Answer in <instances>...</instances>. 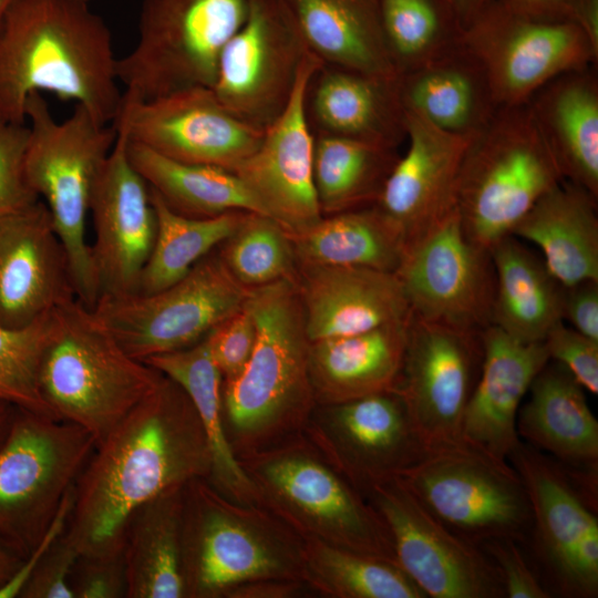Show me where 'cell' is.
<instances>
[{"label": "cell", "instance_id": "obj_1", "mask_svg": "<svg viewBox=\"0 0 598 598\" xmlns=\"http://www.w3.org/2000/svg\"><path fill=\"white\" fill-rule=\"evenodd\" d=\"M210 471L199 416L186 392L164 375L96 442L76 481L64 535L80 554L120 553L141 506L195 478L208 480Z\"/></svg>", "mask_w": 598, "mask_h": 598}, {"label": "cell", "instance_id": "obj_2", "mask_svg": "<svg viewBox=\"0 0 598 598\" xmlns=\"http://www.w3.org/2000/svg\"><path fill=\"white\" fill-rule=\"evenodd\" d=\"M112 32L83 0H17L0 25V123L25 124L32 93L84 106L101 124L122 95Z\"/></svg>", "mask_w": 598, "mask_h": 598}, {"label": "cell", "instance_id": "obj_3", "mask_svg": "<svg viewBox=\"0 0 598 598\" xmlns=\"http://www.w3.org/2000/svg\"><path fill=\"white\" fill-rule=\"evenodd\" d=\"M246 303L255 347L243 371L221 384L224 429L237 460L302 434L317 404L296 279L251 288Z\"/></svg>", "mask_w": 598, "mask_h": 598}, {"label": "cell", "instance_id": "obj_4", "mask_svg": "<svg viewBox=\"0 0 598 598\" xmlns=\"http://www.w3.org/2000/svg\"><path fill=\"white\" fill-rule=\"evenodd\" d=\"M163 374L130 355L76 298L50 313L40 367V391L56 419L74 423L96 442L159 384Z\"/></svg>", "mask_w": 598, "mask_h": 598}, {"label": "cell", "instance_id": "obj_5", "mask_svg": "<svg viewBox=\"0 0 598 598\" xmlns=\"http://www.w3.org/2000/svg\"><path fill=\"white\" fill-rule=\"evenodd\" d=\"M302 550L303 540L265 507L235 502L206 478L184 486L186 598H226L258 579H301Z\"/></svg>", "mask_w": 598, "mask_h": 598}, {"label": "cell", "instance_id": "obj_6", "mask_svg": "<svg viewBox=\"0 0 598 598\" xmlns=\"http://www.w3.org/2000/svg\"><path fill=\"white\" fill-rule=\"evenodd\" d=\"M237 461L257 504L303 542L317 540L398 565L378 512L303 433Z\"/></svg>", "mask_w": 598, "mask_h": 598}, {"label": "cell", "instance_id": "obj_7", "mask_svg": "<svg viewBox=\"0 0 598 598\" xmlns=\"http://www.w3.org/2000/svg\"><path fill=\"white\" fill-rule=\"evenodd\" d=\"M25 115L30 120L27 181L50 212L69 259L76 299L93 309L99 288L86 243V219L96 178L116 140V126L101 124L80 104L58 122L41 93L28 97Z\"/></svg>", "mask_w": 598, "mask_h": 598}, {"label": "cell", "instance_id": "obj_8", "mask_svg": "<svg viewBox=\"0 0 598 598\" xmlns=\"http://www.w3.org/2000/svg\"><path fill=\"white\" fill-rule=\"evenodd\" d=\"M563 181L527 103L498 107L472 137L458 172L455 207L464 233L489 251Z\"/></svg>", "mask_w": 598, "mask_h": 598}, {"label": "cell", "instance_id": "obj_9", "mask_svg": "<svg viewBox=\"0 0 598 598\" xmlns=\"http://www.w3.org/2000/svg\"><path fill=\"white\" fill-rule=\"evenodd\" d=\"M95 445L74 423L16 408L0 445V544L23 559L32 554Z\"/></svg>", "mask_w": 598, "mask_h": 598}, {"label": "cell", "instance_id": "obj_10", "mask_svg": "<svg viewBox=\"0 0 598 598\" xmlns=\"http://www.w3.org/2000/svg\"><path fill=\"white\" fill-rule=\"evenodd\" d=\"M249 6L250 0H144L136 43L117 60L122 101L212 87L220 53Z\"/></svg>", "mask_w": 598, "mask_h": 598}, {"label": "cell", "instance_id": "obj_11", "mask_svg": "<svg viewBox=\"0 0 598 598\" xmlns=\"http://www.w3.org/2000/svg\"><path fill=\"white\" fill-rule=\"evenodd\" d=\"M248 295L219 254L212 251L162 290L102 298L93 310L130 355L145 361L202 341L240 310Z\"/></svg>", "mask_w": 598, "mask_h": 598}, {"label": "cell", "instance_id": "obj_12", "mask_svg": "<svg viewBox=\"0 0 598 598\" xmlns=\"http://www.w3.org/2000/svg\"><path fill=\"white\" fill-rule=\"evenodd\" d=\"M461 41L481 64L498 107L526 104L559 74L598 61V49L577 25L524 14L497 0L462 28Z\"/></svg>", "mask_w": 598, "mask_h": 598}, {"label": "cell", "instance_id": "obj_13", "mask_svg": "<svg viewBox=\"0 0 598 598\" xmlns=\"http://www.w3.org/2000/svg\"><path fill=\"white\" fill-rule=\"evenodd\" d=\"M399 477L444 526L478 547L497 538L518 542L533 524L515 468L468 447L429 453Z\"/></svg>", "mask_w": 598, "mask_h": 598}, {"label": "cell", "instance_id": "obj_14", "mask_svg": "<svg viewBox=\"0 0 598 598\" xmlns=\"http://www.w3.org/2000/svg\"><path fill=\"white\" fill-rule=\"evenodd\" d=\"M481 333L410 315L394 391L429 453L466 447L462 422L482 368Z\"/></svg>", "mask_w": 598, "mask_h": 598}, {"label": "cell", "instance_id": "obj_15", "mask_svg": "<svg viewBox=\"0 0 598 598\" xmlns=\"http://www.w3.org/2000/svg\"><path fill=\"white\" fill-rule=\"evenodd\" d=\"M365 498L389 530L398 566L426 597L505 596L485 553L444 526L399 476L374 485Z\"/></svg>", "mask_w": 598, "mask_h": 598}, {"label": "cell", "instance_id": "obj_16", "mask_svg": "<svg viewBox=\"0 0 598 598\" xmlns=\"http://www.w3.org/2000/svg\"><path fill=\"white\" fill-rule=\"evenodd\" d=\"M309 53L281 0H250L220 53L212 90L238 120L264 131L287 106Z\"/></svg>", "mask_w": 598, "mask_h": 598}, {"label": "cell", "instance_id": "obj_17", "mask_svg": "<svg viewBox=\"0 0 598 598\" xmlns=\"http://www.w3.org/2000/svg\"><path fill=\"white\" fill-rule=\"evenodd\" d=\"M395 275L412 315L477 332L492 323V257L468 239L455 205L405 248Z\"/></svg>", "mask_w": 598, "mask_h": 598}, {"label": "cell", "instance_id": "obj_18", "mask_svg": "<svg viewBox=\"0 0 598 598\" xmlns=\"http://www.w3.org/2000/svg\"><path fill=\"white\" fill-rule=\"evenodd\" d=\"M302 433L364 497L374 485L400 476L429 454L394 390L316 404Z\"/></svg>", "mask_w": 598, "mask_h": 598}, {"label": "cell", "instance_id": "obj_19", "mask_svg": "<svg viewBox=\"0 0 598 598\" xmlns=\"http://www.w3.org/2000/svg\"><path fill=\"white\" fill-rule=\"evenodd\" d=\"M113 123L130 142L165 157L231 172L256 150L264 133L233 115L207 86L122 101Z\"/></svg>", "mask_w": 598, "mask_h": 598}, {"label": "cell", "instance_id": "obj_20", "mask_svg": "<svg viewBox=\"0 0 598 598\" xmlns=\"http://www.w3.org/2000/svg\"><path fill=\"white\" fill-rule=\"evenodd\" d=\"M116 131L90 203L95 231L90 249L99 300L137 293L156 234L150 187L128 158L125 131L118 126Z\"/></svg>", "mask_w": 598, "mask_h": 598}, {"label": "cell", "instance_id": "obj_21", "mask_svg": "<svg viewBox=\"0 0 598 598\" xmlns=\"http://www.w3.org/2000/svg\"><path fill=\"white\" fill-rule=\"evenodd\" d=\"M320 63L312 53L307 55L287 106L234 169L264 214L289 236L305 233L322 218L313 179L315 135L305 111L307 84Z\"/></svg>", "mask_w": 598, "mask_h": 598}, {"label": "cell", "instance_id": "obj_22", "mask_svg": "<svg viewBox=\"0 0 598 598\" xmlns=\"http://www.w3.org/2000/svg\"><path fill=\"white\" fill-rule=\"evenodd\" d=\"M76 298L69 259L39 199L0 215V324L27 327Z\"/></svg>", "mask_w": 598, "mask_h": 598}, {"label": "cell", "instance_id": "obj_23", "mask_svg": "<svg viewBox=\"0 0 598 598\" xmlns=\"http://www.w3.org/2000/svg\"><path fill=\"white\" fill-rule=\"evenodd\" d=\"M473 136L447 133L405 112L408 150L374 203L399 230L405 248L455 205L458 172Z\"/></svg>", "mask_w": 598, "mask_h": 598}, {"label": "cell", "instance_id": "obj_24", "mask_svg": "<svg viewBox=\"0 0 598 598\" xmlns=\"http://www.w3.org/2000/svg\"><path fill=\"white\" fill-rule=\"evenodd\" d=\"M483 361L462 422L463 444L508 464L520 443L516 421L523 398L549 361L543 342L519 341L489 324L482 333Z\"/></svg>", "mask_w": 598, "mask_h": 598}, {"label": "cell", "instance_id": "obj_25", "mask_svg": "<svg viewBox=\"0 0 598 598\" xmlns=\"http://www.w3.org/2000/svg\"><path fill=\"white\" fill-rule=\"evenodd\" d=\"M296 283L310 341L365 332L411 313L394 272L299 265Z\"/></svg>", "mask_w": 598, "mask_h": 598}, {"label": "cell", "instance_id": "obj_26", "mask_svg": "<svg viewBox=\"0 0 598 598\" xmlns=\"http://www.w3.org/2000/svg\"><path fill=\"white\" fill-rule=\"evenodd\" d=\"M398 78L320 63L305 94L311 132L398 150L405 140Z\"/></svg>", "mask_w": 598, "mask_h": 598}, {"label": "cell", "instance_id": "obj_27", "mask_svg": "<svg viewBox=\"0 0 598 598\" xmlns=\"http://www.w3.org/2000/svg\"><path fill=\"white\" fill-rule=\"evenodd\" d=\"M527 105L563 179L598 198L597 65L559 74Z\"/></svg>", "mask_w": 598, "mask_h": 598}, {"label": "cell", "instance_id": "obj_28", "mask_svg": "<svg viewBox=\"0 0 598 598\" xmlns=\"http://www.w3.org/2000/svg\"><path fill=\"white\" fill-rule=\"evenodd\" d=\"M525 487L538 545L557 586L569 595L574 553L598 532L596 509L578 493L561 464L522 442L508 457Z\"/></svg>", "mask_w": 598, "mask_h": 598}, {"label": "cell", "instance_id": "obj_29", "mask_svg": "<svg viewBox=\"0 0 598 598\" xmlns=\"http://www.w3.org/2000/svg\"><path fill=\"white\" fill-rule=\"evenodd\" d=\"M409 319L311 341L309 375L317 404L393 391L403 365Z\"/></svg>", "mask_w": 598, "mask_h": 598}, {"label": "cell", "instance_id": "obj_30", "mask_svg": "<svg viewBox=\"0 0 598 598\" xmlns=\"http://www.w3.org/2000/svg\"><path fill=\"white\" fill-rule=\"evenodd\" d=\"M398 84L405 112L456 135H475L498 109L481 64L461 39L441 55L400 74Z\"/></svg>", "mask_w": 598, "mask_h": 598}, {"label": "cell", "instance_id": "obj_31", "mask_svg": "<svg viewBox=\"0 0 598 598\" xmlns=\"http://www.w3.org/2000/svg\"><path fill=\"white\" fill-rule=\"evenodd\" d=\"M553 361V360H550ZM519 408L518 436L551 454L567 468L598 466V421L585 389L560 363L549 361L533 380Z\"/></svg>", "mask_w": 598, "mask_h": 598}, {"label": "cell", "instance_id": "obj_32", "mask_svg": "<svg viewBox=\"0 0 598 598\" xmlns=\"http://www.w3.org/2000/svg\"><path fill=\"white\" fill-rule=\"evenodd\" d=\"M598 198L563 181L519 220L512 236L539 248L543 261L564 287L598 281Z\"/></svg>", "mask_w": 598, "mask_h": 598}, {"label": "cell", "instance_id": "obj_33", "mask_svg": "<svg viewBox=\"0 0 598 598\" xmlns=\"http://www.w3.org/2000/svg\"><path fill=\"white\" fill-rule=\"evenodd\" d=\"M308 51L323 64L399 76L389 54L378 0H281Z\"/></svg>", "mask_w": 598, "mask_h": 598}, {"label": "cell", "instance_id": "obj_34", "mask_svg": "<svg viewBox=\"0 0 598 598\" xmlns=\"http://www.w3.org/2000/svg\"><path fill=\"white\" fill-rule=\"evenodd\" d=\"M495 271L492 323L523 342H543L563 320L564 286L514 236L489 250Z\"/></svg>", "mask_w": 598, "mask_h": 598}, {"label": "cell", "instance_id": "obj_35", "mask_svg": "<svg viewBox=\"0 0 598 598\" xmlns=\"http://www.w3.org/2000/svg\"><path fill=\"white\" fill-rule=\"evenodd\" d=\"M184 486L159 494L131 517L122 547L126 598H186L182 557Z\"/></svg>", "mask_w": 598, "mask_h": 598}, {"label": "cell", "instance_id": "obj_36", "mask_svg": "<svg viewBox=\"0 0 598 598\" xmlns=\"http://www.w3.org/2000/svg\"><path fill=\"white\" fill-rule=\"evenodd\" d=\"M144 362L176 382L190 399L212 453L208 481L235 502L257 504L254 487L226 437L221 412L223 377L210 355L206 337L192 347L154 355Z\"/></svg>", "mask_w": 598, "mask_h": 598}, {"label": "cell", "instance_id": "obj_37", "mask_svg": "<svg viewBox=\"0 0 598 598\" xmlns=\"http://www.w3.org/2000/svg\"><path fill=\"white\" fill-rule=\"evenodd\" d=\"M297 264L362 267L394 272L405 243L373 204L322 216L310 229L290 236Z\"/></svg>", "mask_w": 598, "mask_h": 598}, {"label": "cell", "instance_id": "obj_38", "mask_svg": "<svg viewBox=\"0 0 598 598\" xmlns=\"http://www.w3.org/2000/svg\"><path fill=\"white\" fill-rule=\"evenodd\" d=\"M127 155L150 188L178 214L213 217L238 210L265 215L245 184L231 171L178 162L130 141Z\"/></svg>", "mask_w": 598, "mask_h": 598}, {"label": "cell", "instance_id": "obj_39", "mask_svg": "<svg viewBox=\"0 0 598 598\" xmlns=\"http://www.w3.org/2000/svg\"><path fill=\"white\" fill-rule=\"evenodd\" d=\"M399 156L396 148L315 136L313 179L322 216L373 205Z\"/></svg>", "mask_w": 598, "mask_h": 598}, {"label": "cell", "instance_id": "obj_40", "mask_svg": "<svg viewBox=\"0 0 598 598\" xmlns=\"http://www.w3.org/2000/svg\"><path fill=\"white\" fill-rule=\"evenodd\" d=\"M150 187V186H148ZM156 234L140 278L137 293L147 295L176 282L239 226L248 212L189 217L171 209L151 188Z\"/></svg>", "mask_w": 598, "mask_h": 598}, {"label": "cell", "instance_id": "obj_41", "mask_svg": "<svg viewBox=\"0 0 598 598\" xmlns=\"http://www.w3.org/2000/svg\"><path fill=\"white\" fill-rule=\"evenodd\" d=\"M300 578L326 598H426L398 565L317 540L303 542Z\"/></svg>", "mask_w": 598, "mask_h": 598}, {"label": "cell", "instance_id": "obj_42", "mask_svg": "<svg viewBox=\"0 0 598 598\" xmlns=\"http://www.w3.org/2000/svg\"><path fill=\"white\" fill-rule=\"evenodd\" d=\"M385 44L398 74L458 43L462 27L447 0H378Z\"/></svg>", "mask_w": 598, "mask_h": 598}, {"label": "cell", "instance_id": "obj_43", "mask_svg": "<svg viewBox=\"0 0 598 598\" xmlns=\"http://www.w3.org/2000/svg\"><path fill=\"white\" fill-rule=\"evenodd\" d=\"M224 264L248 289L297 279V259L289 234L272 218L248 212L220 245Z\"/></svg>", "mask_w": 598, "mask_h": 598}, {"label": "cell", "instance_id": "obj_44", "mask_svg": "<svg viewBox=\"0 0 598 598\" xmlns=\"http://www.w3.org/2000/svg\"><path fill=\"white\" fill-rule=\"evenodd\" d=\"M50 313L22 328L0 324V401L53 416L41 394L39 382Z\"/></svg>", "mask_w": 598, "mask_h": 598}, {"label": "cell", "instance_id": "obj_45", "mask_svg": "<svg viewBox=\"0 0 598 598\" xmlns=\"http://www.w3.org/2000/svg\"><path fill=\"white\" fill-rule=\"evenodd\" d=\"M28 138L29 126L25 124L0 123V215L22 209L40 199L25 176Z\"/></svg>", "mask_w": 598, "mask_h": 598}, {"label": "cell", "instance_id": "obj_46", "mask_svg": "<svg viewBox=\"0 0 598 598\" xmlns=\"http://www.w3.org/2000/svg\"><path fill=\"white\" fill-rule=\"evenodd\" d=\"M256 336L255 319L247 303L206 336L223 380L233 379L243 371L254 350Z\"/></svg>", "mask_w": 598, "mask_h": 598}, {"label": "cell", "instance_id": "obj_47", "mask_svg": "<svg viewBox=\"0 0 598 598\" xmlns=\"http://www.w3.org/2000/svg\"><path fill=\"white\" fill-rule=\"evenodd\" d=\"M549 360L563 364L588 392L598 393V340L581 334L564 321L543 340Z\"/></svg>", "mask_w": 598, "mask_h": 598}, {"label": "cell", "instance_id": "obj_48", "mask_svg": "<svg viewBox=\"0 0 598 598\" xmlns=\"http://www.w3.org/2000/svg\"><path fill=\"white\" fill-rule=\"evenodd\" d=\"M70 586L74 598H126L122 551L80 554L70 576Z\"/></svg>", "mask_w": 598, "mask_h": 598}, {"label": "cell", "instance_id": "obj_49", "mask_svg": "<svg viewBox=\"0 0 598 598\" xmlns=\"http://www.w3.org/2000/svg\"><path fill=\"white\" fill-rule=\"evenodd\" d=\"M80 553L60 535L47 549L23 586L21 598H74L70 576Z\"/></svg>", "mask_w": 598, "mask_h": 598}, {"label": "cell", "instance_id": "obj_50", "mask_svg": "<svg viewBox=\"0 0 598 598\" xmlns=\"http://www.w3.org/2000/svg\"><path fill=\"white\" fill-rule=\"evenodd\" d=\"M480 548L496 567L508 598H548L550 594L540 584L524 558L517 540L497 538L483 543Z\"/></svg>", "mask_w": 598, "mask_h": 598}, {"label": "cell", "instance_id": "obj_51", "mask_svg": "<svg viewBox=\"0 0 598 598\" xmlns=\"http://www.w3.org/2000/svg\"><path fill=\"white\" fill-rule=\"evenodd\" d=\"M563 320L581 334L598 340V281L564 287Z\"/></svg>", "mask_w": 598, "mask_h": 598}, {"label": "cell", "instance_id": "obj_52", "mask_svg": "<svg viewBox=\"0 0 598 598\" xmlns=\"http://www.w3.org/2000/svg\"><path fill=\"white\" fill-rule=\"evenodd\" d=\"M302 597H315V594L301 579L267 578L241 584L231 589L226 598Z\"/></svg>", "mask_w": 598, "mask_h": 598}, {"label": "cell", "instance_id": "obj_53", "mask_svg": "<svg viewBox=\"0 0 598 598\" xmlns=\"http://www.w3.org/2000/svg\"><path fill=\"white\" fill-rule=\"evenodd\" d=\"M558 17L577 25L598 49V0H565Z\"/></svg>", "mask_w": 598, "mask_h": 598}, {"label": "cell", "instance_id": "obj_54", "mask_svg": "<svg viewBox=\"0 0 598 598\" xmlns=\"http://www.w3.org/2000/svg\"><path fill=\"white\" fill-rule=\"evenodd\" d=\"M505 7L533 17L559 19L565 0H497Z\"/></svg>", "mask_w": 598, "mask_h": 598}, {"label": "cell", "instance_id": "obj_55", "mask_svg": "<svg viewBox=\"0 0 598 598\" xmlns=\"http://www.w3.org/2000/svg\"><path fill=\"white\" fill-rule=\"evenodd\" d=\"M491 0H448L461 27L468 23Z\"/></svg>", "mask_w": 598, "mask_h": 598}, {"label": "cell", "instance_id": "obj_56", "mask_svg": "<svg viewBox=\"0 0 598 598\" xmlns=\"http://www.w3.org/2000/svg\"><path fill=\"white\" fill-rule=\"evenodd\" d=\"M23 558L0 544V587H2L20 567Z\"/></svg>", "mask_w": 598, "mask_h": 598}, {"label": "cell", "instance_id": "obj_57", "mask_svg": "<svg viewBox=\"0 0 598 598\" xmlns=\"http://www.w3.org/2000/svg\"><path fill=\"white\" fill-rule=\"evenodd\" d=\"M16 406L0 401V445L6 439L8 431L10 429Z\"/></svg>", "mask_w": 598, "mask_h": 598}, {"label": "cell", "instance_id": "obj_58", "mask_svg": "<svg viewBox=\"0 0 598 598\" xmlns=\"http://www.w3.org/2000/svg\"><path fill=\"white\" fill-rule=\"evenodd\" d=\"M17 0H0V25L12 4Z\"/></svg>", "mask_w": 598, "mask_h": 598}, {"label": "cell", "instance_id": "obj_59", "mask_svg": "<svg viewBox=\"0 0 598 598\" xmlns=\"http://www.w3.org/2000/svg\"><path fill=\"white\" fill-rule=\"evenodd\" d=\"M83 1H86V2H89L90 0H83Z\"/></svg>", "mask_w": 598, "mask_h": 598}, {"label": "cell", "instance_id": "obj_60", "mask_svg": "<svg viewBox=\"0 0 598 598\" xmlns=\"http://www.w3.org/2000/svg\"><path fill=\"white\" fill-rule=\"evenodd\" d=\"M448 1V0H447Z\"/></svg>", "mask_w": 598, "mask_h": 598}]
</instances>
